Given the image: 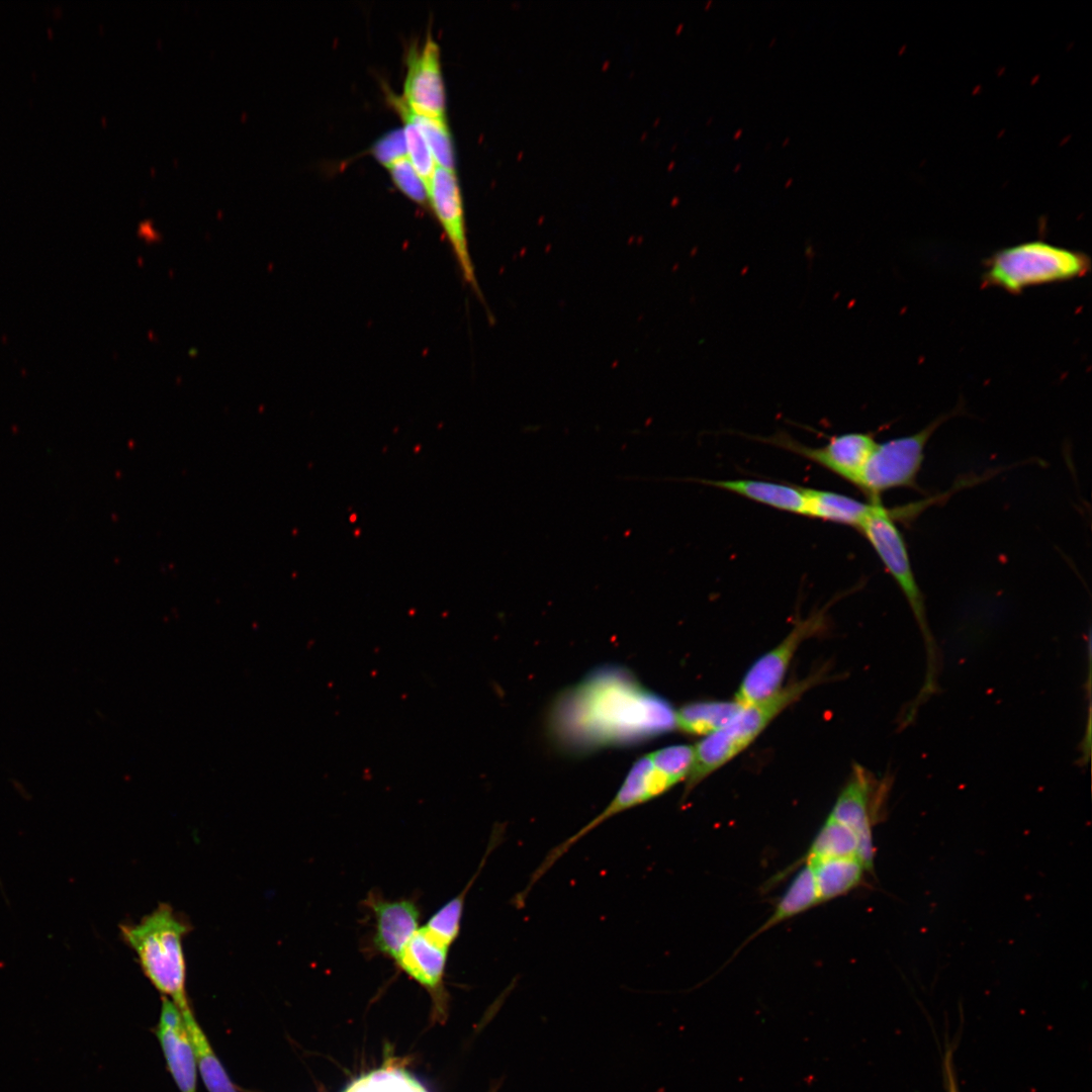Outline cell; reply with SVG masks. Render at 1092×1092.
Listing matches in <instances>:
<instances>
[{"label":"cell","instance_id":"1","mask_svg":"<svg viewBox=\"0 0 1092 1092\" xmlns=\"http://www.w3.org/2000/svg\"><path fill=\"white\" fill-rule=\"evenodd\" d=\"M550 728L565 749L587 752L666 733L675 728V710L623 667L605 666L557 698Z\"/></svg>","mask_w":1092,"mask_h":1092},{"label":"cell","instance_id":"2","mask_svg":"<svg viewBox=\"0 0 1092 1092\" xmlns=\"http://www.w3.org/2000/svg\"><path fill=\"white\" fill-rule=\"evenodd\" d=\"M188 923L162 904L136 924L120 926L122 938L134 950L154 987L180 1010L190 1007L186 993V963L182 940Z\"/></svg>","mask_w":1092,"mask_h":1092},{"label":"cell","instance_id":"3","mask_svg":"<svg viewBox=\"0 0 1092 1092\" xmlns=\"http://www.w3.org/2000/svg\"><path fill=\"white\" fill-rule=\"evenodd\" d=\"M825 673V670H817L782 688L763 701L741 707L727 724L705 736L694 746V763L686 779L685 796L747 748L781 712L808 690L821 684Z\"/></svg>","mask_w":1092,"mask_h":1092},{"label":"cell","instance_id":"4","mask_svg":"<svg viewBox=\"0 0 1092 1092\" xmlns=\"http://www.w3.org/2000/svg\"><path fill=\"white\" fill-rule=\"evenodd\" d=\"M871 509L857 530L873 547L887 571L904 595L920 629L926 651V673L913 703L921 706L937 691L939 655L929 628L924 598L912 569L905 540L896 525L891 509L881 498L869 499Z\"/></svg>","mask_w":1092,"mask_h":1092},{"label":"cell","instance_id":"5","mask_svg":"<svg viewBox=\"0 0 1092 1092\" xmlns=\"http://www.w3.org/2000/svg\"><path fill=\"white\" fill-rule=\"evenodd\" d=\"M1090 257L1044 241H1029L1001 249L985 261L982 285L1019 294L1028 287L1085 276Z\"/></svg>","mask_w":1092,"mask_h":1092},{"label":"cell","instance_id":"6","mask_svg":"<svg viewBox=\"0 0 1092 1092\" xmlns=\"http://www.w3.org/2000/svg\"><path fill=\"white\" fill-rule=\"evenodd\" d=\"M679 781L654 763L650 754L638 758L629 769L623 784L611 802L588 823L548 851L542 862L532 873L525 889L517 898L525 902L540 879L581 838L610 818L669 791Z\"/></svg>","mask_w":1092,"mask_h":1092},{"label":"cell","instance_id":"7","mask_svg":"<svg viewBox=\"0 0 1092 1092\" xmlns=\"http://www.w3.org/2000/svg\"><path fill=\"white\" fill-rule=\"evenodd\" d=\"M952 416L953 413L941 416L912 435L877 443L864 467L859 489L873 499L881 498L889 489L915 487L928 440Z\"/></svg>","mask_w":1092,"mask_h":1092},{"label":"cell","instance_id":"8","mask_svg":"<svg viewBox=\"0 0 1092 1092\" xmlns=\"http://www.w3.org/2000/svg\"><path fill=\"white\" fill-rule=\"evenodd\" d=\"M825 616L817 613L795 625L775 648L760 656L745 673L734 701L741 707L765 700L782 689L785 674L799 646L824 630Z\"/></svg>","mask_w":1092,"mask_h":1092},{"label":"cell","instance_id":"9","mask_svg":"<svg viewBox=\"0 0 1092 1092\" xmlns=\"http://www.w3.org/2000/svg\"><path fill=\"white\" fill-rule=\"evenodd\" d=\"M879 786L866 768L856 765L829 814L855 833L859 859L869 872L873 871L875 858L873 826L885 793Z\"/></svg>","mask_w":1092,"mask_h":1092},{"label":"cell","instance_id":"10","mask_svg":"<svg viewBox=\"0 0 1092 1092\" xmlns=\"http://www.w3.org/2000/svg\"><path fill=\"white\" fill-rule=\"evenodd\" d=\"M365 908L373 915V931L368 948L393 962L421 928V907L414 898H385L380 891L372 890L363 900Z\"/></svg>","mask_w":1092,"mask_h":1092},{"label":"cell","instance_id":"11","mask_svg":"<svg viewBox=\"0 0 1092 1092\" xmlns=\"http://www.w3.org/2000/svg\"><path fill=\"white\" fill-rule=\"evenodd\" d=\"M813 461L859 488L864 467L878 442L867 433L833 436L826 445L809 447L782 433L767 439Z\"/></svg>","mask_w":1092,"mask_h":1092},{"label":"cell","instance_id":"12","mask_svg":"<svg viewBox=\"0 0 1092 1092\" xmlns=\"http://www.w3.org/2000/svg\"><path fill=\"white\" fill-rule=\"evenodd\" d=\"M428 199L444 230L464 280L480 294L466 239L461 194L453 170L436 165Z\"/></svg>","mask_w":1092,"mask_h":1092},{"label":"cell","instance_id":"13","mask_svg":"<svg viewBox=\"0 0 1092 1092\" xmlns=\"http://www.w3.org/2000/svg\"><path fill=\"white\" fill-rule=\"evenodd\" d=\"M406 64L402 99L407 107L418 115L445 119L439 49L431 34L421 48L410 50Z\"/></svg>","mask_w":1092,"mask_h":1092},{"label":"cell","instance_id":"14","mask_svg":"<svg viewBox=\"0 0 1092 1092\" xmlns=\"http://www.w3.org/2000/svg\"><path fill=\"white\" fill-rule=\"evenodd\" d=\"M167 1068L180 1092H197V1062L182 1012L163 997L155 1028Z\"/></svg>","mask_w":1092,"mask_h":1092},{"label":"cell","instance_id":"15","mask_svg":"<svg viewBox=\"0 0 1092 1092\" xmlns=\"http://www.w3.org/2000/svg\"><path fill=\"white\" fill-rule=\"evenodd\" d=\"M449 947L437 941L424 928L411 938L394 962L398 969L423 987L432 997L438 1013L446 1005L445 973Z\"/></svg>","mask_w":1092,"mask_h":1092},{"label":"cell","instance_id":"16","mask_svg":"<svg viewBox=\"0 0 1092 1092\" xmlns=\"http://www.w3.org/2000/svg\"><path fill=\"white\" fill-rule=\"evenodd\" d=\"M771 508L805 516L806 499L801 486L754 479L702 480Z\"/></svg>","mask_w":1092,"mask_h":1092},{"label":"cell","instance_id":"17","mask_svg":"<svg viewBox=\"0 0 1092 1092\" xmlns=\"http://www.w3.org/2000/svg\"><path fill=\"white\" fill-rule=\"evenodd\" d=\"M806 862L813 870L821 903L855 889L867 871L857 856L813 858Z\"/></svg>","mask_w":1092,"mask_h":1092},{"label":"cell","instance_id":"18","mask_svg":"<svg viewBox=\"0 0 1092 1092\" xmlns=\"http://www.w3.org/2000/svg\"><path fill=\"white\" fill-rule=\"evenodd\" d=\"M504 832V826L502 825L494 828L487 844L485 854L483 855L476 873L472 876L466 887L458 895L446 902L435 913H433V915L428 919L427 923L423 926V928L431 936H433L437 941L441 942L449 948L458 938L461 930V921L466 896L470 888L472 887L474 881L479 876V873L483 869L489 853L493 851V849L502 841Z\"/></svg>","mask_w":1092,"mask_h":1092},{"label":"cell","instance_id":"19","mask_svg":"<svg viewBox=\"0 0 1092 1092\" xmlns=\"http://www.w3.org/2000/svg\"><path fill=\"white\" fill-rule=\"evenodd\" d=\"M806 499L805 516L858 528L872 503L828 490L802 487Z\"/></svg>","mask_w":1092,"mask_h":1092},{"label":"cell","instance_id":"20","mask_svg":"<svg viewBox=\"0 0 1092 1092\" xmlns=\"http://www.w3.org/2000/svg\"><path fill=\"white\" fill-rule=\"evenodd\" d=\"M182 1012L196 1057L197 1069L208 1092H239L216 1056L204 1030L188 1007Z\"/></svg>","mask_w":1092,"mask_h":1092},{"label":"cell","instance_id":"21","mask_svg":"<svg viewBox=\"0 0 1092 1092\" xmlns=\"http://www.w3.org/2000/svg\"><path fill=\"white\" fill-rule=\"evenodd\" d=\"M819 904H821V902L813 870L811 866L806 862L794 876L786 891L777 902L774 912L756 931L754 936Z\"/></svg>","mask_w":1092,"mask_h":1092},{"label":"cell","instance_id":"22","mask_svg":"<svg viewBox=\"0 0 1092 1092\" xmlns=\"http://www.w3.org/2000/svg\"><path fill=\"white\" fill-rule=\"evenodd\" d=\"M740 708L735 701L690 703L675 711V728L688 734L707 736L727 724Z\"/></svg>","mask_w":1092,"mask_h":1092},{"label":"cell","instance_id":"23","mask_svg":"<svg viewBox=\"0 0 1092 1092\" xmlns=\"http://www.w3.org/2000/svg\"><path fill=\"white\" fill-rule=\"evenodd\" d=\"M858 838L847 826L827 817L814 837L806 859L858 856ZM862 862V861H861Z\"/></svg>","mask_w":1092,"mask_h":1092},{"label":"cell","instance_id":"24","mask_svg":"<svg viewBox=\"0 0 1092 1092\" xmlns=\"http://www.w3.org/2000/svg\"><path fill=\"white\" fill-rule=\"evenodd\" d=\"M392 103L395 105L399 114L404 121L403 135L406 145L407 157L426 186L427 192L430 187L431 179L436 167L435 161L428 147V144L420 130L419 126L415 122L412 112L402 98L398 96H391Z\"/></svg>","mask_w":1092,"mask_h":1092},{"label":"cell","instance_id":"25","mask_svg":"<svg viewBox=\"0 0 1092 1092\" xmlns=\"http://www.w3.org/2000/svg\"><path fill=\"white\" fill-rule=\"evenodd\" d=\"M411 112L428 144L435 164L453 170L452 143L445 119L418 115L412 110Z\"/></svg>","mask_w":1092,"mask_h":1092},{"label":"cell","instance_id":"26","mask_svg":"<svg viewBox=\"0 0 1092 1092\" xmlns=\"http://www.w3.org/2000/svg\"><path fill=\"white\" fill-rule=\"evenodd\" d=\"M387 169L397 187L405 195L422 205L428 202L426 186L407 156L394 161L387 166Z\"/></svg>","mask_w":1092,"mask_h":1092},{"label":"cell","instance_id":"27","mask_svg":"<svg viewBox=\"0 0 1092 1092\" xmlns=\"http://www.w3.org/2000/svg\"><path fill=\"white\" fill-rule=\"evenodd\" d=\"M372 154L386 167L406 157V145L402 129H393L379 138L372 146Z\"/></svg>","mask_w":1092,"mask_h":1092},{"label":"cell","instance_id":"28","mask_svg":"<svg viewBox=\"0 0 1092 1092\" xmlns=\"http://www.w3.org/2000/svg\"><path fill=\"white\" fill-rule=\"evenodd\" d=\"M742 132H743L742 128L736 129L735 132L733 133V139L734 140L739 139V136L742 134Z\"/></svg>","mask_w":1092,"mask_h":1092},{"label":"cell","instance_id":"29","mask_svg":"<svg viewBox=\"0 0 1092 1092\" xmlns=\"http://www.w3.org/2000/svg\"><path fill=\"white\" fill-rule=\"evenodd\" d=\"M793 181L794 179L792 177L788 178V180L785 182V187H789L793 183Z\"/></svg>","mask_w":1092,"mask_h":1092},{"label":"cell","instance_id":"30","mask_svg":"<svg viewBox=\"0 0 1092 1092\" xmlns=\"http://www.w3.org/2000/svg\"><path fill=\"white\" fill-rule=\"evenodd\" d=\"M741 166H742V164H741V163H737V164H736V165L734 166V168H733V171H734V172H737V171H739V169L741 168Z\"/></svg>","mask_w":1092,"mask_h":1092},{"label":"cell","instance_id":"31","mask_svg":"<svg viewBox=\"0 0 1092 1092\" xmlns=\"http://www.w3.org/2000/svg\"><path fill=\"white\" fill-rule=\"evenodd\" d=\"M418 1092H428V1091L419 1083Z\"/></svg>","mask_w":1092,"mask_h":1092},{"label":"cell","instance_id":"32","mask_svg":"<svg viewBox=\"0 0 1092 1092\" xmlns=\"http://www.w3.org/2000/svg\"><path fill=\"white\" fill-rule=\"evenodd\" d=\"M776 41H777V37H776V36H774V37H772V38L770 39V41L768 42V47H772V46H774V44L776 43Z\"/></svg>","mask_w":1092,"mask_h":1092},{"label":"cell","instance_id":"33","mask_svg":"<svg viewBox=\"0 0 1092 1092\" xmlns=\"http://www.w3.org/2000/svg\"><path fill=\"white\" fill-rule=\"evenodd\" d=\"M789 142H790V138H789V136H786V138L784 139V141H783L782 145H783V146L785 147V146H787V145H788V143H789Z\"/></svg>","mask_w":1092,"mask_h":1092},{"label":"cell","instance_id":"34","mask_svg":"<svg viewBox=\"0 0 1092 1092\" xmlns=\"http://www.w3.org/2000/svg\"><path fill=\"white\" fill-rule=\"evenodd\" d=\"M711 4H713V0H709V1L707 2V4H706V7H705V8H706V9H707V8H709V6H710Z\"/></svg>","mask_w":1092,"mask_h":1092},{"label":"cell","instance_id":"35","mask_svg":"<svg viewBox=\"0 0 1092 1092\" xmlns=\"http://www.w3.org/2000/svg\"><path fill=\"white\" fill-rule=\"evenodd\" d=\"M712 120H713V116H711V117H709V118H708V121H707V123H708V124H709V123H711V122H712Z\"/></svg>","mask_w":1092,"mask_h":1092},{"label":"cell","instance_id":"36","mask_svg":"<svg viewBox=\"0 0 1092 1092\" xmlns=\"http://www.w3.org/2000/svg\"><path fill=\"white\" fill-rule=\"evenodd\" d=\"M245 1092H256V1091H245Z\"/></svg>","mask_w":1092,"mask_h":1092}]
</instances>
